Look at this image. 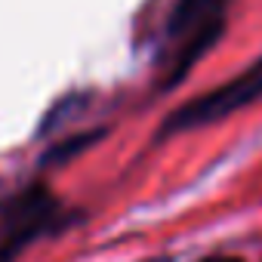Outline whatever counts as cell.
I'll return each instance as SVG.
<instances>
[{"instance_id":"6da1fadb","label":"cell","mask_w":262,"mask_h":262,"mask_svg":"<svg viewBox=\"0 0 262 262\" xmlns=\"http://www.w3.org/2000/svg\"><path fill=\"white\" fill-rule=\"evenodd\" d=\"M262 96V59L253 62L247 71H241L237 77H231L228 83L216 86L213 93L207 96H198L191 99L188 105H182L179 111L170 114L164 133H179V129H194V126H207L213 120H222L228 117L231 111L256 102Z\"/></svg>"},{"instance_id":"7a4b0ae2","label":"cell","mask_w":262,"mask_h":262,"mask_svg":"<svg viewBox=\"0 0 262 262\" xmlns=\"http://www.w3.org/2000/svg\"><path fill=\"white\" fill-rule=\"evenodd\" d=\"M225 0H179L170 16V34L173 37H191L194 31L222 22Z\"/></svg>"},{"instance_id":"3957f363","label":"cell","mask_w":262,"mask_h":262,"mask_svg":"<svg viewBox=\"0 0 262 262\" xmlns=\"http://www.w3.org/2000/svg\"><path fill=\"white\" fill-rule=\"evenodd\" d=\"M204 262H237V259H228V256H210V259H204Z\"/></svg>"},{"instance_id":"277c9868","label":"cell","mask_w":262,"mask_h":262,"mask_svg":"<svg viewBox=\"0 0 262 262\" xmlns=\"http://www.w3.org/2000/svg\"><path fill=\"white\" fill-rule=\"evenodd\" d=\"M151 262H167V259H151Z\"/></svg>"}]
</instances>
